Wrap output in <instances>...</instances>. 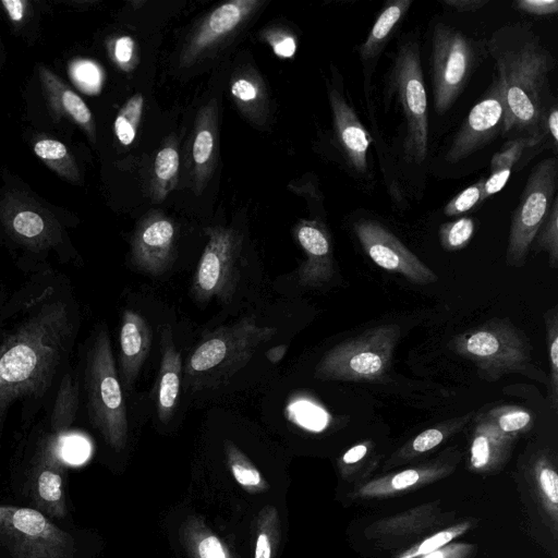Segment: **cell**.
Instances as JSON below:
<instances>
[{
	"mask_svg": "<svg viewBox=\"0 0 558 558\" xmlns=\"http://www.w3.org/2000/svg\"><path fill=\"white\" fill-rule=\"evenodd\" d=\"M474 228V220L470 217H461L442 223L439 228L441 246L449 252L462 250L472 239Z\"/></svg>",
	"mask_w": 558,
	"mask_h": 558,
	"instance_id": "74e56055",
	"label": "cell"
},
{
	"mask_svg": "<svg viewBox=\"0 0 558 558\" xmlns=\"http://www.w3.org/2000/svg\"><path fill=\"white\" fill-rule=\"evenodd\" d=\"M531 475L539 505L556 533L558 524V474L550 454L542 452L534 458L531 465Z\"/></svg>",
	"mask_w": 558,
	"mask_h": 558,
	"instance_id": "83f0119b",
	"label": "cell"
},
{
	"mask_svg": "<svg viewBox=\"0 0 558 558\" xmlns=\"http://www.w3.org/2000/svg\"><path fill=\"white\" fill-rule=\"evenodd\" d=\"M225 453L231 474L245 492L259 494L270 488L260 471L232 441H225Z\"/></svg>",
	"mask_w": 558,
	"mask_h": 558,
	"instance_id": "f546056e",
	"label": "cell"
},
{
	"mask_svg": "<svg viewBox=\"0 0 558 558\" xmlns=\"http://www.w3.org/2000/svg\"><path fill=\"white\" fill-rule=\"evenodd\" d=\"M280 535L278 510L272 505L264 506L256 520L254 558H274Z\"/></svg>",
	"mask_w": 558,
	"mask_h": 558,
	"instance_id": "4dcf8cb0",
	"label": "cell"
},
{
	"mask_svg": "<svg viewBox=\"0 0 558 558\" xmlns=\"http://www.w3.org/2000/svg\"><path fill=\"white\" fill-rule=\"evenodd\" d=\"M74 75L76 80L85 86L95 87L100 83V72L98 68L89 61L77 63L74 68Z\"/></svg>",
	"mask_w": 558,
	"mask_h": 558,
	"instance_id": "c3c4849f",
	"label": "cell"
},
{
	"mask_svg": "<svg viewBox=\"0 0 558 558\" xmlns=\"http://www.w3.org/2000/svg\"><path fill=\"white\" fill-rule=\"evenodd\" d=\"M387 87L402 110L404 157L409 162L421 165L428 150V106L416 35L409 34L399 40Z\"/></svg>",
	"mask_w": 558,
	"mask_h": 558,
	"instance_id": "277c9868",
	"label": "cell"
},
{
	"mask_svg": "<svg viewBox=\"0 0 558 558\" xmlns=\"http://www.w3.org/2000/svg\"><path fill=\"white\" fill-rule=\"evenodd\" d=\"M259 4L256 0H234L215 9L201 24L184 50L182 63L191 64L202 51L233 32Z\"/></svg>",
	"mask_w": 558,
	"mask_h": 558,
	"instance_id": "d6986e66",
	"label": "cell"
},
{
	"mask_svg": "<svg viewBox=\"0 0 558 558\" xmlns=\"http://www.w3.org/2000/svg\"><path fill=\"white\" fill-rule=\"evenodd\" d=\"M87 454V446L84 441L77 439L70 441L63 439L62 456L66 461L78 462L85 459Z\"/></svg>",
	"mask_w": 558,
	"mask_h": 558,
	"instance_id": "681fc988",
	"label": "cell"
},
{
	"mask_svg": "<svg viewBox=\"0 0 558 558\" xmlns=\"http://www.w3.org/2000/svg\"><path fill=\"white\" fill-rule=\"evenodd\" d=\"M11 227L17 235L26 240L41 239L43 233L46 231V223L43 217L29 209L17 211L12 218Z\"/></svg>",
	"mask_w": 558,
	"mask_h": 558,
	"instance_id": "ab89813d",
	"label": "cell"
},
{
	"mask_svg": "<svg viewBox=\"0 0 558 558\" xmlns=\"http://www.w3.org/2000/svg\"><path fill=\"white\" fill-rule=\"evenodd\" d=\"M456 462L457 458L452 453L450 457H441L434 461L389 473L361 485L355 490L354 496L363 499L387 498L420 488L451 474L456 468Z\"/></svg>",
	"mask_w": 558,
	"mask_h": 558,
	"instance_id": "2e32d148",
	"label": "cell"
},
{
	"mask_svg": "<svg viewBox=\"0 0 558 558\" xmlns=\"http://www.w3.org/2000/svg\"><path fill=\"white\" fill-rule=\"evenodd\" d=\"M535 251H544L549 256L551 267L558 264V196L551 203L548 215L536 232L531 244Z\"/></svg>",
	"mask_w": 558,
	"mask_h": 558,
	"instance_id": "8d00e7d4",
	"label": "cell"
},
{
	"mask_svg": "<svg viewBox=\"0 0 558 558\" xmlns=\"http://www.w3.org/2000/svg\"><path fill=\"white\" fill-rule=\"evenodd\" d=\"M474 523L471 520L461 521L440 531H437L421 542L410 546L393 558H417L435 551L466 533Z\"/></svg>",
	"mask_w": 558,
	"mask_h": 558,
	"instance_id": "d6a6232c",
	"label": "cell"
},
{
	"mask_svg": "<svg viewBox=\"0 0 558 558\" xmlns=\"http://www.w3.org/2000/svg\"><path fill=\"white\" fill-rule=\"evenodd\" d=\"M155 193L157 198L162 199L175 184L179 170V154L169 145L163 147L155 159Z\"/></svg>",
	"mask_w": 558,
	"mask_h": 558,
	"instance_id": "e575fe53",
	"label": "cell"
},
{
	"mask_svg": "<svg viewBox=\"0 0 558 558\" xmlns=\"http://www.w3.org/2000/svg\"><path fill=\"white\" fill-rule=\"evenodd\" d=\"M69 301L44 296L0 345V424L16 400L43 397L74 338Z\"/></svg>",
	"mask_w": 558,
	"mask_h": 558,
	"instance_id": "6da1fadb",
	"label": "cell"
},
{
	"mask_svg": "<svg viewBox=\"0 0 558 558\" xmlns=\"http://www.w3.org/2000/svg\"><path fill=\"white\" fill-rule=\"evenodd\" d=\"M515 438L500 432L482 414L477 415L470 445V468L475 472L500 468L509 458Z\"/></svg>",
	"mask_w": 558,
	"mask_h": 558,
	"instance_id": "603a6c76",
	"label": "cell"
},
{
	"mask_svg": "<svg viewBox=\"0 0 558 558\" xmlns=\"http://www.w3.org/2000/svg\"><path fill=\"white\" fill-rule=\"evenodd\" d=\"M545 133L549 135L555 147L558 144V109L557 105H553L545 118L544 122Z\"/></svg>",
	"mask_w": 558,
	"mask_h": 558,
	"instance_id": "db71d44e",
	"label": "cell"
},
{
	"mask_svg": "<svg viewBox=\"0 0 558 558\" xmlns=\"http://www.w3.org/2000/svg\"><path fill=\"white\" fill-rule=\"evenodd\" d=\"M144 107L142 94L132 96L114 120V133L122 145H130L137 132Z\"/></svg>",
	"mask_w": 558,
	"mask_h": 558,
	"instance_id": "d590c367",
	"label": "cell"
},
{
	"mask_svg": "<svg viewBox=\"0 0 558 558\" xmlns=\"http://www.w3.org/2000/svg\"><path fill=\"white\" fill-rule=\"evenodd\" d=\"M63 108L72 116V118L84 125L89 128L92 124V113L83 99L73 90L63 88L60 95Z\"/></svg>",
	"mask_w": 558,
	"mask_h": 558,
	"instance_id": "60d3db41",
	"label": "cell"
},
{
	"mask_svg": "<svg viewBox=\"0 0 558 558\" xmlns=\"http://www.w3.org/2000/svg\"><path fill=\"white\" fill-rule=\"evenodd\" d=\"M84 384L92 424L112 449L121 451L128 440V417L106 328L97 331L88 348Z\"/></svg>",
	"mask_w": 558,
	"mask_h": 558,
	"instance_id": "3957f363",
	"label": "cell"
},
{
	"mask_svg": "<svg viewBox=\"0 0 558 558\" xmlns=\"http://www.w3.org/2000/svg\"><path fill=\"white\" fill-rule=\"evenodd\" d=\"M0 542L12 558H73L74 538L43 512L0 505Z\"/></svg>",
	"mask_w": 558,
	"mask_h": 558,
	"instance_id": "9c48e42d",
	"label": "cell"
},
{
	"mask_svg": "<svg viewBox=\"0 0 558 558\" xmlns=\"http://www.w3.org/2000/svg\"><path fill=\"white\" fill-rule=\"evenodd\" d=\"M274 52L281 58H291L296 50V44L292 36L286 35L271 41Z\"/></svg>",
	"mask_w": 558,
	"mask_h": 558,
	"instance_id": "f5cc1de1",
	"label": "cell"
},
{
	"mask_svg": "<svg viewBox=\"0 0 558 558\" xmlns=\"http://www.w3.org/2000/svg\"><path fill=\"white\" fill-rule=\"evenodd\" d=\"M295 236L305 253V260L298 271V279L305 287H320L335 274L330 236L317 221H302L295 229Z\"/></svg>",
	"mask_w": 558,
	"mask_h": 558,
	"instance_id": "ac0fdd59",
	"label": "cell"
},
{
	"mask_svg": "<svg viewBox=\"0 0 558 558\" xmlns=\"http://www.w3.org/2000/svg\"><path fill=\"white\" fill-rule=\"evenodd\" d=\"M484 183L485 178H481L478 181L453 196L446 204L444 214L447 217H456L476 207L481 202L484 201Z\"/></svg>",
	"mask_w": 558,
	"mask_h": 558,
	"instance_id": "f35d334b",
	"label": "cell"
},
{
	"mask_svg": "<svg viewBox=\"0 0 558 558\" xmlns=\"http://www.w3.org/2000/svg\"><path fill=\"white\" fill-rule=\"evenodd\" d=\"M536 145L537 143L529 138H511L502 145L500 150L493 155L489 165L490 173L484 183V201L504 189L513 166L521 158L523 150Z\"/></svg>",
	"mask_w": 558,
	"mask_h": 558,
	"instance_id": "f1b7e54d",
	"label": "cell"
},
{
	"mask_svg": "<svg viewBox=\"0 0 558 558\" xmlns=\"http://www.w3.org/2000/svg\"><path fill=\"white\" fill-rule=\"evenodd\" d=\"M371 441L359 442L350 447L339 460V469L343 475L348 474L354 466L361 463L371 452Z\"/></svg>",
	"mask_w": 558,
	"mask_h": 558,
	"instance_id": "ee69618b",
	"label": "cell"
},
{
	"mask_svg": "<svg viewBox=\"0 0 558 558\" xmlns=\"http://www.w3.org/2000/svg\"><path fill=\"white\" fill-rule=\"evenodd\" d=\"M445 8L456 12H474L488 3L487 0H441Z\"/></svg>",
	"mask_w": 558,
	"mask_h": 558,
	"instance_id": "816d5d0a",
	"label": "cell"
},
{
	"mask_svg": "<svg viewBox=\"0 0 558 558\" xmlns=\"http://www.w3.org/2000/svg\"><path fill=\"white\" fill-rule=\"evenodd\" d=\"M208 234V243L193 279V293L199 301L226 293L227 289H231L235 275L236 241L233 232L213 228Z\"/></svg>",
	"mask_w": 558,
	"mask_h": 558,
	"instance_id": "4fadbf2b",
	"label": "cell"
},
{
	"mask_svg": "<svg viewBox=\"0 0 558 558\" xmlns=\"http://www.w3.org/2000/svg\"><path fill=\"white\" fill-rule=\"evenodd\" d=\"M175 230L162 216L148 218L137 230L132 243L133 264L142 271L158 276L173 259Z\"/></svg>",
	"mask_w": 558,
	"mask_h": 558,
	"instance_id": "e0dca14e",
	"label": "cell"
},
{
	"mask_svg": "<svg viewBox=\"0 0 558 558\" xmlns=\"http://www.w3.org/2000/svg\"><path fill=\"white\" fill-rule=\"evenodd\" d=\"M412 3V0L387 1L377 15L366 39L359 46L357 53L367 83L383 50L407 15Z\"/></svg>",
	"mask_w": 558,
	"mask_h": 558,
	"instance_id": "7402d4cb",
	"label": "cell"
},
{
	"mask_svg": "<svg viewBox=\"0 0 558 558\" xmlns=\"http://www.w3.org/2000/svg\"><path fill=\"white\" fill-rule=\"evenodd\" d=\"M35 154L47 163L69 160V153L64 144L57 140L43 138L34 145Z\"/></svg>",
	"mask_w": 558,
	"mask_h": 558,
	"instance_id": "b9f144b4",
	"label": "cell"
},
{
	"mask_svg": "<svg viewBox=\"0 0 558 558\" xmlns=\"http://www.w3.org/2000/svg\"><path fill=\"white\" fill-rule=\"evenodd\" d=\"M134 41L130 36L120 37L114 45V57L122 65H128L133 58Z\"/></svg>",
	"mask_w": 558,
	"mask_h": 558,
	"instance_id": "f907efd6",
	"label": "cell"
},
{
	"mask_svg": "<svg viewBox=\"0 0 558 558\" xmlns=\"http://www.w3.org/2000/svg\"><path fill=\"white\" fill-rule=\"evenodd\" d=\"M506 102L500 82L494 77L489 88L473 106L454 135L446 160L456 163L493 142L506 129Z\"/></svg>",
	"mask_w": 558,
	"mask_h": 558,
	"instance_id": "7c38bea8",
	"label": "cell"
},
{
	"mask_svg": "<svg viewBox=\"0 0 558 558\" xmlns=\"http://www.w3.org/2000/svg\"><path fill=\"white\" fill-rule=\"evenodd\" d=\"M482 416L504 434L517 437L533 426L534 416L529 410L518 405L496 407Z\"/></svg>",
	"mask_w": 558,
	"mask_h": 558,
	"instance_id": "1f68e13d",
	"label": "cell"
},
{
	"mask_svg": "<svg viewBox=\"0 0 558 558\" xmlns=\"http://www.w3.org/2000/svg\"><path fill=\"white\" fill-rule=\"evenodd\" d=\"M486 50L495 61L506 102L504 136L529 138L539 144L544 122L555 105L550 73L556 59L530 23H509L493 32Z\"/></svg>",
	"mask_w": 558,
	"mask_h": 558,
	"instance_id": "7a4b0ae2",
	"label": "cell"
},
{
	"mask_svg": "<svg viewBox=\"0 0 558 558\" xmlns=\"http://www.w3.org/2000/svg\"><path fill=\"white\" fill-rule=\"evenodd\" d=\"M400 335L397 324H388L347 339L324 354L315 367V377L319 380L380 381L390 368Z\"/></svg>",
	"mask_w": 558,
	"mask_h": 558,
	"instance_id": "5b68a950",
	"label": "cell"
},
{
	"mask_svg": "<svg viewBox=\"0 0 558 558\" xmlns=\"http://www.w3.org/2000/svg\"><path fill=\"white\" fill-rule=\"evenodd\" d=\"M180 535L191 558H232L225 542L201 517L187 518L180 527Z\"/></svg>",
	"mask_w": 558,
	"mask_h": 558,
	"instance_id": "484cf974",
	"label": "cell"
},
{
	"mask_svg": "<svg viewBox=\"0 0 558 558\" xmlns=\"http://www.w3.org/2000/svg\"><path fill=\"white\" fill-rule=\"evenodd\" d=\"M473 417V413L447 420L427 428L402 446L390 459L389 463L404 462L424 454L438 447L447 438L460 432Z\"/></svg>",
	"mask_w": 558,
	"mask_h": 558,
	"instance_id": "4316f807",
	"label": "cell"
},
{
	"mask_svg": "<svg viewBox=\"0 0 558 558\" xmlns=\"http://www.w3.org/2000/svg\"><path fill=\"white\" fill-rule=\"evenodd\" d=\"M276 332V328L257 326L248 318L221 327L192 352L185 375L198 385L222 381L232 374L231 371L247 363L257 348Z\"/></svg>",
	"mask_w": 558,
	"mask_h": 558,
	"instance_id": "8992f818",
	"label": "cell"
},
{
	"mask_svg": "<svg viewBox=\"0 0 558 558\" xmlns=\"http://www.w3.org/2000/svg\"><path fill=\"white\" fill-rule=\"evenodd\" d=\"M451 348L473 362L487 380L523 371L531 356L525 336L502 319H492L456 336Z\"/></svg>",
	"mask_w": 558,
	"mask_h": 558,
	"instance_id": "ba28073f",
	"label": "cell"
},
{
	"mask_svg": "<svg viewBox=\"0 0 558 558\" xmlns=\"http://www.w3.org/2000/svg\"><path fill=\"white\" fill-rule=\"evenodd\" d=\"M444 517L437 502L423 504L373 522L364 534L368 539L383 543L407 539L441 525Z\"/></svg>",
	"mask_w": 558,
	"mask_h": 558,
	"instance_id": "ffe728a7",
	"label": "cell"
},
{
	"mask_svg": "<svg viewBox=\"0 0 558 558\" xmlns=\"http://www.w3.org/2000/svg\"><path fill=\"white\" fill-rule=\"evenodd\" d=\"M160 368L157 389V411L162 423H167L175 409L181 385V353L175 349L169 325L162 327L160 336Z\"/></svg>",
	"mask_w": 558,
	"mask_h": 558,
	"instance_id": "cb8c5ba5",
	"label": "cell"
},
{
	"mask_svg": "<svg viewBox=\"0 0 558 558\" xmlns=\"http://www.w3.org/2000/svg\"><path fill=\"white\" fill-rule=\"evenodd\" d=\"M546 341L549 359V388L548 398L551 409L558 407V313L557 306L545 314Z\"/></svg>",
	"mask_w": 558,
	"mask_h": 558,
	"instance_id": "836d02e7",
	"label": "cell"
},
{
	"mask_svg": "<svg viewBox=\"0 0 558 558\" xmlns=\"http://www.w3.org/2000/svg\"><path fill=\"white\" fill-rule=\"evenodd\" d=\"M335 137L343 159L357 180L369 179L367 151L372 137L341 88L330 86L328 92Z\"/></svg>",
	"mask_w": 558,
	"mask_h": 558,
	"instance_id": "5bb4252c",
	"label": "cell"
},
{
	"mask_svg": "<svg viewBox=\"0 0 558 558\" xmlns=\"http://www.w3.org/2000/svg\"><path fill=\"white\" fill-rule=\"evenodd\" d=\"M476 546L470 543L452 542L435 551L417 558H473Z\"/></svg>",
	"mask_w": 558,
	"mask_h": 558,
	"instance_id": "bcb514c9",
	"label": "cell"
},
{
	"mask_svg": "<svg viewBox=\"0 0 558 558\" xmlns=\"http://www.w3.org/2000/svg\"><path fill=\"white\" fill-rule=\"evenodd\" d=\"M53 432L35 468L32 493L35 504L46 514L63 518L66 514L62 456L64 433Z\"/></svg>",
	"mask_w": 558,
	"mask_h": 558,
	"instance_id": "9a60e30c",
	"label": "cell"
},
{
	"mask_svg": "<svg viewBox=\"0 0 558 558\" xmlns=\"http://www.w3.org/2000/svg\"><path fill=\"white\" fill-rule=\"evenodd\" d=\"M295 413L298 422L306 428L319 430L326 425V413L311 403L300 404Z\"/></svg>",
	"mask_w": 558,
	"mask_h": 558,
	"instance_id": "7bdbcfd3",
	"label": "cell"
},
{
	"mask_svg": "<svg viewBox=\"0 0 558 558\" xmlns=\"http://www.w3.org/2000/svg\"><path fill=\"white\" fill-rule=\"evenodd\" d=\"M515 10L535 16H548L558 12L557 0H517Z\"/></svg>",
	"mask_w": 558,
	"mask_h": 558,
	"instance_id": "f6af8a7d",
	"label": "cell"
},
{
	"mask_svg": "<svg viewBox=\"0 0 558 558\" xmlns=\"http://www.w3.org/2000/svg\"><path fill=\"white\" fill-rule=\"evenodd\" d=\"M558 159L549 157L537 162L530 172L519 203L513 210L506 252L507 263L524 264L536 232L557 196Z\"/></svg>",
	"mask_w": 558,
	"mask_h": 558,
	"instance_id": "30bf717a",
	"label": "cell"
},
{
	"mask_svg": "<svg viewBox=\"0 0 558 558\" xmlns=\"http://www.w3.org/2000/svg\"><path fill=\"white\" fill-rule=\"evenodd\" d=\"M286 351H287V344H280V345L272 347L271 349H269L266 352V356L271 363H278L286 354Z\"/></svg>",
	"mask_w": 558,
	"mask_h": 558,
	"instance_id": "9f6ffc18",
	"label": "cell"
},
{
	"mask_svg": "<svg viewBox=\"0 0 558 558\" xmlns=\"http://www.w3.org/2000/svg\"><path fill=\"white\" fill-rule=\"evenodd\" d=\"M2 4L11 17V20L17 22L21 21L24 14V2L21 0H3Z\"/></svg>",
	"mask_w": 558,
	"mask_h": 558,
	"instance_id": "11a10c76",
	"label": "cell"
},
{
	"mask_svg": "<svg viewBox=\"0 0 558 558\" xmlns=\"http://www.w3.org/2000/svg\"><path fill=\"white\" fill-rule=\"evenodd\" d=\"M482 43L437 22L432 33L430 75L434 108L445 114L457 101L480 64Z\"/></svg>",
	"mask_w": 558,
	"mask_h": 558,
	"instance_id": "52a82bcc",
	"label": "cell"
},
{
	"mask_svg": "<svg viewBox=\"0 0 558 558\" xmlns=\"http://www.w3.org/2000/svg\"><path fill=\"white\" fill-rule=\"evenodd\" d=\"M151 344V332L146 319L125 310L120 328V375L125 388L131 389L145 362Z\"/></svg>",
	"mask_w": 558,
	"mask_h": 558,
	"instance_id": "44dd1931",
	"label": "cell"
},
{
	"mask_svg": "<svg viewBox=\"0 0 558 558\" xmlns=\"http://www.w3.org/2000/svg\"><path fill=\"white\" fill-rule=\"evenodd\" d=\"M353 231L363 251L380 268L397 272L415 284L438 280L427 265L377 220L359 219L353 223Z\"/></svg>",
	"mask_w": 558,
	"mask_h": 558,
	"instance_id": "8fae6325",
	"label": "cell"
},
{
	"mask_svg": "<svg viewBox=\"0 0 558 558\" xmlns=\"http://www.w3.org/2000/svg\"><path fill=\"white\" fill-rule=\"evenodd\" d=\"M216 125L217 105L214 99L201 110L193 141L192 157L197 185L207 181L215 166Z\"/></svg>",
	"mask_w": 558,
	"mask_h": 558,
	"instance_id": "d4e9b609",
	"label": "cell"
},
{
	"mask_svg": "<svg viewBox=\"0 0 558 558\" xmlns=\"http://www.w3.org/2000/svg\"><path fill=\"white\" fill-rule=\"evenodd\" d=\"M231 94L242 102H251L257 99L259 89L254 81L240 77L232 83Z\"/></svg>",
	"mask_w": 558,
	"mask_h": 558,
	"instance_id": "7dc6e473",
	"label": "cell"
}]
</instances>
